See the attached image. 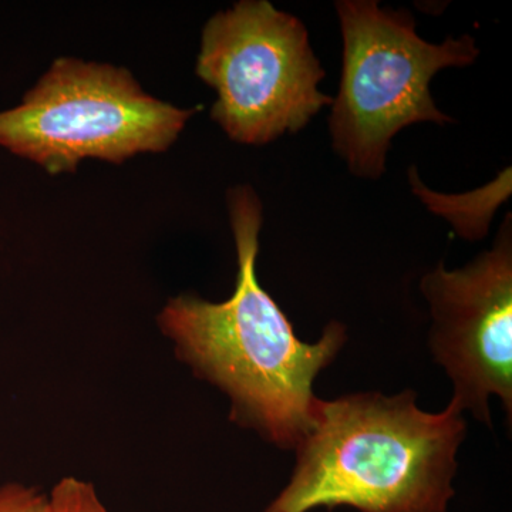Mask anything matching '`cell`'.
<instances>
[{
  "mask_svg": "<svg viewBox=\"0 0 512 512\" xmlns=\"http://www.w3.org/2000/svg\"><path fill=\"white\" fill-rule=\"evenodd\" d=\"M228 205L238 258L234 295L215 303L183 293L164 306L158 328L178 360L227 394L232 421L285 450L296 448L318 402L313 382L345 345L346 329L329 323L316 343L296 336L256 276L258 195L251 187L232 188Z\"/></svg>",
  "mask_w": 512,
  "mask_h": 512,
  "instance_id": "obj_1",
  "label": "cell"
},
{
  "mask_svg": "<svg viewBox=\"0 0 512 512\" xmlns=\"http://www.w3.org/2000/svg\"><path fill=\"white\" fill-rule=\"evenodd\" d=\"M417 394L357 393L315 404L291 481L264 512L352 507L447 512L466 420L450 402L427 413Z\"/></svg>",
  "mask_w": 512,
  "mask_h": 512,
  "instance_id": "obj_2",
  "label": "cell"
},
{
  "mask_svg": "<svg viewBox=\"0 0 512 512\" xmlns=\"http://www.w3.org/2000/svg\"><path fill=\"white\" fill-rule=\"evenodd\" d=\"M336 12L343 67L329 119L333 147L356 177L377 180L399 131L450 123L434 103L431 79L447 67L470 66L480 49L470 35L427 42L407 10L380 8L373 0H340Z\"/></svg>",
  "mask_w": 512,
  "mask_h": 512,
  "instance_id": "obj_3",
  "label": "cell"
},
{
  "mask_svg": "<svg viewBox=\"0 0 512 512\" xmlns=\"http://www.w3.org/2000/svg\"><path fill=\"white\" fill-rule=\"evenodd\" d=\"M195 111L144 93L123 67L60 57L19 106L0 111V146L72 173L84 158L121 164L167 150Z\"/></svg>",
  "mask_w": 512,
  "mask_h": 512,
  "instance_id": "obj_4",
  "label": "cell"
},
{
  "mask_svg": "<svg viewBox=\"0 0 512 512\" xmlns=\"http://www.w3.org/2000/svg\"><path fill=\"white\" fill-rule=\"evenodd\" d=\"M197 74L217 92L211 117L251 146L298 133L333 99L305 25L268 0H242L202 30Z\"/></svg>",
  "mask_w": 512,
  "mask_h": 512,
  "instance_id": "obj_5",
  "label": "cell"
},
{
  "mask_svg": "<svg viewBox=\"0 0 512 512\" xmlns=\"http://www.w3.org/2000/svg\"><path fill=\"white\" fill-rule=\"evenodd\" d=\"M430 346L454 384L451 403L491 426L488 400L512 410V220L505 215L493 247L464 268L443 264L424 275Z\"/></svg>",
  "mask_w": 512,
  "mask_h": 512,
  "instance_id": "obj_6",
  "label": "cell"
},
{
  "mask_svg": "<svg viewBox=\"0 0 512 512\" xmlns=\"http://www.w3.org/2000/svg\"><path fill=\"white\" fill-rule=\"evenodd\" d=\"M412 190L433 214L446 218L461 238L477 241L488 234L495 211L511 194V168L498 175L493 183L466 192L443 194L421 183L416 167L410 168Z\"/></svg>",
  "mask_w": 512,
  "mask_h": 512,
  "instance_id": "obj_7",
  "label": "cell"
},
{
  "mask_svg": "<svg viewBox=\"0 0 512 512\" xmlns=\"http://www.w3.org/2000/svg\"><path fill=\"white\" fill-rule=\"evenodd\" d=\"M47 500L49 512H110L92 483L73 476L60 478Z\"/></svg>",
  "mask_w": 512,
  "mask_h": 512,
  "instance_id": "obj_8",
  "label": "cell"
},
{
  "mask_svg": "<svg viewBox=\"0 0 512 512\" xmlns=\"http://www.w3.org/2000/svg\"><path fill=\"white\" fill-rule=\"evenodd\" d=\"M0 512H49L47 495L20 483L0 487Z\"/></svg>",
  "mask_w": 512,
  "mask_h": 512,
  "instance_id": "obj_9",
  "label": "cell"
}]
</instances>
